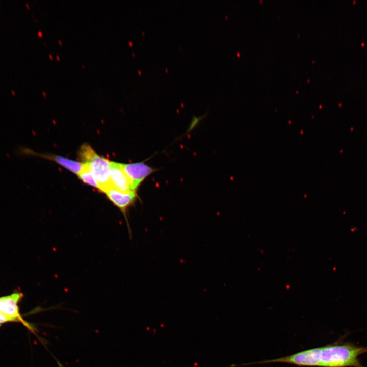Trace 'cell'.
Returning a JSON list of instances; mask_svg holds the SVG:
<instances>
[{"label": "cell", "instance_id": "6da1fadb", "mask_svg": "<svg viewBox=\"0 0 367 367\" xmlns=\"http://www.w3.org/2000/svg\"><path fill=\"white\" fill-rule=\"evenodd\" d=\"M367 348L339 341L283 357V363L310 367H364L358 357Z\"/></svg>", "mask_w": 367, "mask_h": 367}, {"label": "cell", "instance_id": "9c48e42d", "mask_svg": "<svg viewBox=\"0 0 367 367\" xmlns=\"http://www.w3.org/2000/svg\"><path fill=\"white\" fill-rule=\"evenodd\" d=\"M8 322H13V321L0 312V324Z\"/></svg>", "mask_w": 367, "mask_h": 367}, {"label": "cell", "instance_id": "277c9868", "mask_svg": "<svg viewBox=\"0 0 367 367\" xmlns=\"http://www.w3.org/2000/svg\"><path fill=\"white\" fill-rule=\"evenodd\" d=\"M121 165L131 183L133 190L136 192L141 183L156 170L143 162L121 163Z\"/></svg>", "mask_w": 367, "mask_h": 367}, {"label": "cell", "instance_id": "ba28073f", "mask_svg": "<svg viewBox=\"0 0 367 367\" xmlns=\"http://www.w3.org/2000/svg\"><path fill=\"white\" fill-rule=\"evenodd\" d=\"M84 167L77 175L78 178L84 183L99 189V185L95 178L93 176L89 167L87 165L84 164Z\"/></svg>", "mask_w": 367, "mask_h": 367}, {"label": "cell", "instance_id": "8992f818", "mask_svg": "<svg viewBox=\"0 0 367 367\" xmlns=\"http://www.w3.org/2000/svg\"><path fill=\"white\" fill-rule=\"evenodd\" d=\"M110 179L111 185L117 190L124 193H136L133 190L121 163L111 161Z\"/></svg>", "mask_w": 367, "mask_h": 367}, {"label": "cell", "instance_id": "7a4b0ae2", "mask_svg": "<svg viewBox=\"0 0 367 367\" xmlns=\"http://www.w3.org/2000/svg\"><path fill=\"white\" fill-rule=\"evenodd\" d=\"M78 155L82 163L88 165L99 185V190L103 192L111 186L110 162L108 159L97 154L88 144L81 147Z\"/></svg>", "mask_w": 367, "mask_h": 367}, {"label": "cell", "instance_id": "3957f363", "mask_svg": "<svg viewBox=\"0 0 367 367\" xmlns=\"http://www.w3.org/2000/svg\"><path fill=\"white\" fill-rule=\"evenodd\" d=\"M107 198L122 213L127 223L130 234L131 230L129 224L127 213L128 209L134 205L137 195L136 193H124L117 190L111 185L103 192Z\"/></svg>", "mask_w": 367, "mask_h": 367}, {"label": "cell", "instance_id": "52a82bcc", "mask_svg": "<svg viewBox=\"0 0 367 367\" xmlns=\"http://www.w3.org/2000/svg\"><path fill=\"white\" fill-rule=\"evenodd\" d=\"M40 156L55 161L63 167L77 175L80 173L84 165L82 162L61 156L55 155H41Z\"/></svg>", "mask_w": 367, "mask_h": 367}, {"label": "cell", "instance_id": "5b68a950", "mask_svg": "<svg viewBox=\"0 0 367 367\" xmlns=\"http://www.w3.org/2000/svg\"><path fill=\"white\" fill-rule=\"evenodd\" d=\"M23 297V294L19 292L0 297V312L13 322H21L28 326L22 318L18 307V303Z\"/></svg>", "mask_w": 367, "mask_h": 367}]
</instances>
